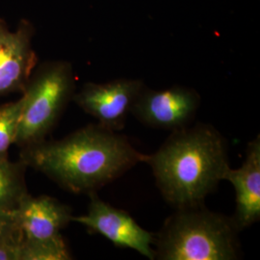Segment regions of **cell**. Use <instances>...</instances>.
Masks as SVG:
<instances>
[{
	"label": "cell",
	"mask_w": 260,
	"mask_h": 260,
	"mask_svg": "<svg viewBox=\"0 0 260 260\" xmlns=\"http://www.w3.org/2000/svg\"><path fill=\"white\" fill-rule=\"evenodd\" d=\"M223 180L233 184L236 207L233 220L241 232L260 219V136L248 144L246 158L241 167L228 168Z\"/></svg>",
	"instance_id": "9c48e42d"
},
{
	"label": "cell",
	"mask_w": 260,
	"mask_h": 260,
	"mask_svg": "<svg viewBox=\"0 0 260 260\" xmlns=\"http://www.w3.org/2000/svg\"><path fill=\"white\" fill-rule=\"evenodd\" d=\"M145 85L139 79L121 78L106 83H86L73 101L105 128L123 129L127 116Z\"/></svg>",
	"instance_id": "52a82bcc"
},
{
	"label": "cell",
	"mask_w": 260,
	"mask_h": 260,
	"mask_svg": "<svg viewBox=\"0 0 260 260\" xmlns=\"http://www.w3.org/2000/svg\"><path fill=\"white\" fill-rule=\"evenodd\" d=\"M22 103L21 96L16 102L0 105V164L9 160L10 147L16 141Z\"/></svg>",
	"instance_id": "4fadbf2b"
},
{
	"label": "cell",
	"mask_w": 260,
	"mask_h": 260,
	"mask_svg": "<svg viewBox=\"0 0 260 260\" xmlns=\"http://www.w3.org/2000/svg\"><path fill=\"white\" fill-rule=\"evenodd\" d=\"M22 237L0 242V260H20Z\"/></svg>",
	"instance_id": "9a60e30c"
},
{
	"label": "cell",
	"mask_w": 260,
	"mask_h": 260,
	"mask_svg": "<svg viewBox=\"0 0 260 260\" xmlns=\"http://www.w3.org/2000/svg\"><path fill=\"white\" fill-rule=\"evenodd\" d=\"M146 154L127 137L102 125L90 124L56 141L21 149L20 160L75 194L96 193L121 177Z\"/></svg>",
	"instance_id": "6da1fadb"
},
{
	"label": "cell",
	"mask_w": 260,
	"mask_h": 260,
	"mask_svg": "<svg viewBox=\"0 0 260 260\" xmlns=\"http://www.w3.org/2000/svg\"><path fill=\"white\" fill-rule=\"evenodd\" d=\"M176 209L154 235L155 259L240 258V231L232 217L213 212L204 204Z\"/></svg>",
	"instance_id": "3957f363"
},
{
	"label": "cell",
	"mask_w": 260,
	"mask_h": 260,
	"mask_svg": "<svg viewBox=\"0 0 260 260\" xmlns=\"http://www.w3.org/2000/svg\"><path fill=\"white\" fill-rule=\"evenodd\" d=\"M26 168L27 165L22 160H7L0 164V211H16L27 195Z\"/></svg>",
	"instance_id": "8fae6325"
},
{
	"label": "cell",
	"mask_w": 260,
	"mask_h": 260,
	"mask_svg": "<svg viewBox=\"0 0 260 260\" xmlns=\"http://www.w3.org/2000/svg\"><path fill=\"white\" fill-rule=\"evenodd\" d=\"M33 28L21 21L16 32L0 19V98L23 92L37 63L32 49Z\"/></svg>",
	"instance_id": "ba28073f"
},
{
	"label": "cell",
	"mask_w": 260,
	"mask_h": 260,
	"mask_svg": "<svg viewBox=\"0 0 260 260\" xmlns=\"http://www.w3.org/2000/svg\"><path fill=\"white\" fill-rule=\"evenodd\" d=\"M15 144L21 149L45 141L75 93V76L67 62H49L31 75L22 92Z\"/></svg>",
	"instance_id": "277c9868"
},
{
	"label": "cell",
	"mask_w": 260,
	"mask_h": 260,
	"mask_svg": "<svg viewBox=\"0 0 260 260\" xmlns=\"http://www.w3.org/2000/svg\"><path fill=\"white\" fill-rule=\"evenodd\" d=\"M200 104V94L191 88L151 90L145 86L130 114L149 127L175 131L190 125Z\"/></svg>",
	"instance_id": "8992f818"
},
{
	"label": "cell",
	"mask_w": 260,
	"mask_h": 260,
	"mask_svg": "<svg viewBox=\"0 0 260 260\" xmlns=\"http://www.w3.org/2000/svg\"><path fill=\"white\" fill-rule=\"evenodd\" d=\"M17 237H22L18 224L17 210L0 211V242Z\"/></svg>",
	"instance_id": "5bb4252c"
},
{
	"label": "cell",
	"mask_w": 260,
	"mask_h": 260,
	"mask_svg": "<svg viewBox=\"0 0 260 260\" xmlns=\"http://www.w3.org/2000/svg\"><path fill=\"white\" fill-rule=\"evenodd\" d=\"M89 197L87 214L73 216L72 222L81 223L90 233L101 234L117 248L130 249L149 259H155L154 234L143 229L125 210L101 200L96 193Z\"/></svg>",
	"instance_id": "5b68a950"
},
{
	"label": "cell",
	"mask_w": 260,
	"mask_h": 260,
	"mask_svg": "<svg viewBox=\"0 0 260 260\" xmlns=\"http://www.w3.org/2000/svg\"><path fill=\"white\" fill-rule=\"evenodd\" d=\"M144 163L175 208L204 204L231 167L228 141L213 125L202 122L172 131L154 153L146 154Z\"/></svg>",
	"instance_id": "7a4b0ae2"
},
{
	"label": "cell",
	"mask_w": 260,
	"mask_h": 260,
	"mask_svg": "<svg viewBox=\"0 0 260 260\" xmlns=\"http://www.w3.org/2000/svg\"><path fill=\"white\" fill-rule=\"evenodd\" d=\"M22 240H47L61 234L72 222V209L49 196L24 197L17 209Z\"/></svg>",
	"instance_id": "30bf717a"
},
{
	"label": "cell",
	"mask_w": 260,
	"mask_h": 260,
	"mask_svg": "<svg viewBox=\"0 0 260 260\" xmlns=\"http://www.w3.org/2000/svg\"><path fill=\"white\" fill-rule=\"evenodd\" d=\"M72 258V254L62 234L47 240H22L21 242L20 260H69Z\"/></svg>",
	"instance_id": "7c38bea8"
}]
</instances>
